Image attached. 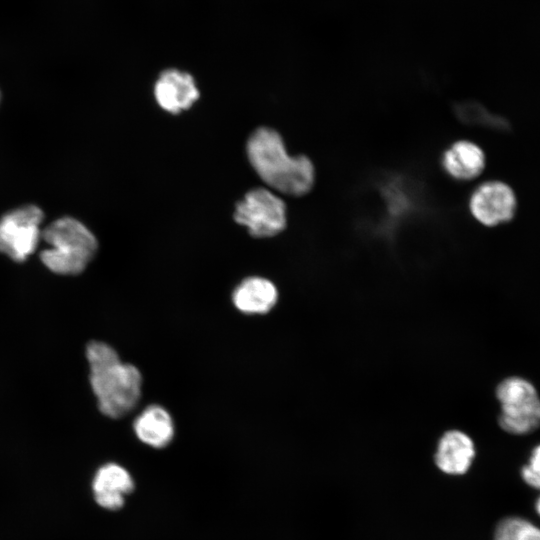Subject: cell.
<instances>
[{"instance_id": "obj_1", "label": "cell", "mask_w": 540, "mask_h": 540, "mask_svg": "<svg viewBox=\"0 0 540 540\" xmlns=\"http://www.w3.org/2000/svg\"><path fill=\"white\" fill-rule=\"evenodd\" d=\"M86 356L101 413L114 419L130 413L141 398L143 379L138 368L122 362L115 349L104 342H90Z\"/></svg>"}, {"instance_id": "obj_2", "label": "cell", "mask_w": 540, "mask_h": 540, "mask_svg": "<svg viewBox=\"0 0 540 540\" xmlns=\"http://www.w3.org/2000/svg\"><path fill=\"white\" fill-rule=\"evenodd\" d=\"M246 149L251 166L269 187L291 196H302L312 189L315 169L311 160L304 155H289L274 129H256Z\"/></svg>"}, {"instance_id": "obj_3", "label": "cell", "mask_w": 540, "mask_h": 540, "mask_svg": "<svg viewBox=\"0 0 540 540\" xmlns=\"http://www.w3.org/2000/svg\"><path fill=\"white\" fill-rule=\"evenodd\" d=\"M41 236L50 246L41 252V261L56 274L81 273L97 251L94 234L73 217L65 216L51 222Z\"/></svg>"}, {"instance_id": "obj_4", "label": "cell", "mask_w": 540, "mask_h": 540, "mask_svg": "<svg viewBox=\"0 0 540 540\" xmlns=\"http://www.w3.org/2000/svg\"><path fill=\"white\" fill-rule=\"evenodd\" d=\"M499 403L497 423L507 434L525 436L540 428V393L520 375L503 378L495 388Z\"/></svg>"}, {"instance_id": "obj_5", "label": "cell", "mask_w": 540, "mask_h": 540, "mask_svg": "<svg viewBox=\"0 0 540 540\" xmlns=\"http://www.w3.org/2000/svg\"><path fill=\"white\" fill-rule=\"evenodd\" d=\"M234 220L253 237H273L286 227V205L268 189H252L236 204Z\"/></svg>"}, {"instance_id": "obj_6", "label": "cell", "mask_w": 540, "mask_h": 540, "mask_svg": "<svg viewBox=\"0 0 540 540\" xmlns=\"http://www.w3.org/2000/svg\"><path fill=\"white\" fill-rule=\"evenodd\" d=\"M44 219L36 205L17 207L0 217V253L15 262L25 261L37 248Z\"/></svg>"}, {"instance_id": "obj_7", "label": "cell", "mask_w": 540, "mask_h": 540, "mask_svg": "<svg viewBox=\"0 0 540 540\" xmlns=\"http://www.w3.org/2000/svg\"><path fill=\"white\" fill-rule=\"evenodd\" d=\"M473 218L485 227H497L512 221L517 212V196L504 181L489 180L474 189L469 198Z\"/></svg>"}, {"instance_id": "obj_8", "label": "cell", "mask_w": 540, "mask_h": 540, "mask_svg": "<svg viewBox=\"0 0 540 540\" xmlns=\"http://www.w3.org/2000/svg\"><path fill=\"white\" fill-rule=\"evenodd\" d=\"M91 488L98 506L117 511L123 508L126 497L134 491L135 480L124 466L108 462L96 470Z\"/></svg>"}, {"instance_id": "obj_9", "label": "cell", "mask_w": 540, "mask_h": 540, "mask_svg": "<svg viewBox=\"0 0 540 540\" xmlns=\"http://www.w3.org/2000/svg\"><path fill=\"white\" fill-rule=\"evenodd\" d=\"M199 95L193 77L177 69L163 71L154 86L157 103L162 109L172 114H178L190 108Z\"/></svg>"}, {"instance_id": "obj_10", "label": "cell", "mask_w": 540, "mask_h": 540, "mask_svg": "<svg viewBox=\"0 0 540 540\" xmlns=\"http://www.w3.org/2000/svg\"><path fill=\"white\" fill-rule=\"evenodd\" d=\"M475 455L476 448L472 438L465 432L454 429L441 436L434 459L442 472L463 475L470 469Z\"/></svg>"}, {"instance_id": "obj_11", "label": "cell", "mask_w": 540, "mask_h": 540, "mask_svg": "<svg viewBox=\"0 0 540 540\" xmlns=\"http://www.w3.org/2000/svg\"><path fill=\"white\" fill-rule=\"evenodd\" d=\"M445 172L455 180L470 181L479 177L486 166L482 148L469 140L453 143L442 156Z\"/></svg>"}, {"instance_id": "obj_12", "label": "cell", "mask_w": 540, "mask_h": 540, "mask_svg": "<svg viewBox=\"0 0 540 540\" xmlns=\"http://www.w3.org/2000/svg\"><path fill=\"white\" fill-rule=\"evenodd\" d=\"M237 310L244 314H266L278 301V290L268 279L252 276L241 281L232 293Z\"/></svg>"}, {"instance_id": "obj_13", "label": "cell", "mask_w": 540, "mask_h": 540, "mask_svg": "<svg viewBox=\"0 0 540 540\" xmlns=\"http://www.w3.org/2000/svg\"><path fill=\"white\" fill-rule=\"evenodd\" d=\"M133 431L143 444L162 449L175 436V425L170 413L160 405L147 406L134 420Z\"/></svg>"}, {"instance_id": "obj_14", "label": "cell", "mask_w": 540, "mask_h": 540, "mask_svg": "<svg viewBox=\"0 0 540 540\" xmlns=\"http://www.w3.org/2000/svg\"><path fill=\"white\" fill-rule=\"evenodd\" d=\"M493 540H540V527L524 517L509 516L497 524Z\"/></svg>"}, {"instance_id": "obj_15", "label": "cell", "mask_w": 540, "mask_h": 540, "mask_svg": "<svg viewBox=\"0 0 540 540\" xmlns=\"http://www.w3.org/2000/svg\"><path fill=\"white\" fill-rule=\"evenodd\" d=\"M520 476L526 485L540 491V443L530 451L527 462L520 469Z\"/></svg>"}, {"instance_id": "obj_16", "label": "cell", "mask_w": 540, "mask_h": 540, "mask_svg": "<svg viewBox=\"0 0 540 540\" xmlns=\"http://www.w3.org/2000/svg\"><path fill=\"white\" fill-rule=\"evenodd\" d=\"M534 509H535V512L540 516V494L535 500Z\"/></svg>"}]
</instances>
